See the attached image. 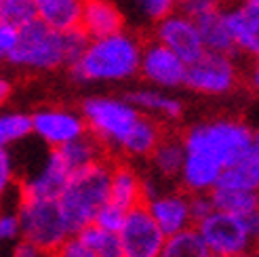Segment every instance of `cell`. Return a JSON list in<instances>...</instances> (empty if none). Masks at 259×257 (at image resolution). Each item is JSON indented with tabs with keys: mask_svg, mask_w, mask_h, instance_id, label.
<instances>
[{
	"mask_svg": "<svg viewBox=\"0 0 259 257\" xmlns=\"http://www.w3.org/2000/svg\"><path fill=\"white\" fill-rule=\"evenodd\" d=\"M146 38L133 30L89 38L87 47L72 66L70 76L78 82H124L139 74Z\"/></svg>",
	"mask_w": 259,
	"mask_h": 257,
	"instance_id": "1",
	"label": "cell"
},
{
	"mask_svg": "<svg viewBox=\"0 0 259 257\" xmlns=\"http://www.w3.org/2000/svg\"><path fill=\"white\" fill-rule=\"evenodd\" d=\"M89 38L80 28L70 32H57L42 21L32 19L21 25L17 32V42L7 61L21 70L49 72L63 66H72L87 47Z\"/></svg>",
	"mask_w": 259,
	"mask_h": 257,
	"instance_id": "2",
	"label": "cell"
},
{
	"mask_svg": "<svg viewBox=\"0 0 259 257\" xmlns=\"http://www.w3.org/2000/svg\"><path fill=\"white\" fill-rule=\"evenodd\" d=\"M184 150L202 154L209 160L222 164L228 169L230 164L238 162L249 152L253 131L249 124H244L238 118H211L188 126L184 135Z\"/></svg>",
	"mask_w": 259,
	"mask_h": 257,
	"instance_id": "3",
	"label": "cell"
},
{
	"mask_svg": "<svg viewBox=\"0 0 259 257\" xmlns=\"http://www.w3.org/2000/svg\"><path fill=\"white\" fill-rule=\"evenodd\" d=\"M108 186H110L108 160H99L70 175L57 202L72 234L80 232L82 228L93 224L97 211L108 202Z\"/></svg>",
	"mask_w": 259,
	"mask_h": 257,
	"instance_id": "4",
	"label": "cell"
},
{
	"mask_svg": "<svg viewBox=\"0 0 259 257\" xmlns=\"http://www.w3.org/2000/svg\"><path fill=\"white\" fill-rule=\"evenodd\" d=\"M80 114L87 122V133L99 141L106 154L118 156L122 141L131 133L141 112L128 101V97L93 95L80 106Z\"/></svg>",
	"mask_w": 259,
	"mask_h": 257,
	"instance_id": "5",
	"label": "cell"
},
{
	"mask_svg": "<svg viewBox=\"0 0 259 257\" xmlns=\"http://www.w3.org/2000/svg\"><path fill=\"white\" fill-rule=\"evenodd\" d=\"M211 255H249L257 247V228L253 217L213 209L194 224Z\"/></svg>",
	"mask_w": 259,
	"mask_h": 257,
	"instance_id": "6",
	"label": "cell"
},
{
	"mask_svg": "<svg viewBox=\"0 0 259 257\" xmlns=\"http://www.w3.org/2000/svg\"><path fill=\"white\" fill-rule=\"evenodd\" d=\"M21 240L53 253L72 230L63 217L57 198H21L17 207Z\"/></svg>",
	"mask_w": 259,
	"mask_h": 257,
	"instance_id": "7",
	"label": "cell"
},
{
	"mask_svg": "<svg viewBox=\"0 0 259 257\" xmlns=\"http://www.w3.org/2000/svg\"><path fill=\"white\" fill-rule=\"evenodd\" d=\"M238 80L240 70L238 63L234 61V55L204 51L200 57L188 63L184 87L198 95L219 97L234 91L238 87Z\"/></svg>",
	"mask_w": 259,
	"mask_h": 257,
	"instance_id": "8",
	"label": "cell"
},
{
	"mask_svg": "<svg viewBox=\"0 0 259 257\" xmlns=\"http://www.w3.org/2000/svg\"><path fill=\"white\" fill-rule=\"evenodd\" d=\"M190 198L192 194H188L184 188H173L171 184H162L160 188H156L146 196L144 207L148 209L152 220L158 224L162 232L171 236L194 226Z\"/></svg>",
	"mask_w": 259,
	"mask_h": 257,
	"instance_id": "9",
	"label": "cell"
},
{
	"mask_svg": "<svg viewBox=\"0 0 259 257\" xmlns=\"http://www.w3.org/2000/svg\"><path fill=\"white\" fill-rule=\"evenodd\" d=\"M188 63L181 59L171 49H166L154 38H148L141 51L139 74L150 87L173 91V89L184 87L186 82Z\"/></svg>",
	"mask_w": 259,
	"mask_h": 257,
	"instance_id": "10",
	"label": "cell"
},
{
	"mask_svg": "<svg viewBox=\"0 0 259 257\" xmlns=\"http://www.w3.org/2000/svg\"><path fill=\"white\" fill-rule=\"evenodd\" d=\"M152 38L171 49L186 63L194 61L204 53V45L198 32V25L190 15H186L179 7L173 9L156 23H152Z\"/></svg>",
	"mask_w": 259,
	"mask_h": 257,
	"instance_id": "11",
	"label": "cell"
},
{
	"mask_svg": "<svg viewBox=\"0 0 259 257\" xmlns=\"http://www.w3.org/2000/svg\"><path fill=\"white\" fill-rule=\"evenodd\" d=\"M32 135L51 150L87 135V122L80 112L59 106H47L32 114Z\"/></svg>",
	"mask_w": 259,
	"mask_h": 257,
	"instance_id": "12",
	"label": "cell"
},
{
	"mask_svg": "<svg viewBox=\"0 0 259 257\" xmlns=\"http://www.w3.org/2000/svg\"><path fill=\"white\" fill-rule=\"evenodd\" d=\"M118 236L124 249V257H158L166 240V234L152 220L144 204L126 211Z\"/></svg>",
	"mask_w": 259,
	"mask_h": 257,
	"instance_id": "13",
	"label": "cell"
},
{
	"mask_svg": "<svg viewBox=\"0 0 259 257\" xmlns=\"http://www.w3.org/2000/svg\"><path fill=\"white\" fill-rule=\"evenodd\" d=\"M234 51L247 57H259V5L242 0L226 9Z\"/></svg>",
	"mask_w": 259,
	"mask_h": 257,
	"instance_id": "14",
	"label": "cell"
},
{
	"mask_svg": "<svg viewBox=\"0 0 259 257\" xmlns=\"http://www.w3.org/2000/svg\"><path fill=\"white\" fill-rule=\"evenodd\" d=\"M108 200L118 204L120 209L131 211L146 200L144 173H139L128 160L110 162V186Z\"/></svg>",
	"mask_w": 259,
	"mask_h": 257,
	"instance_id": "15",
	"label": "cell"
},
{
	"mask_svg": "<svg viewBox=\"0 0 259 257\" xmlns=\"http://www.w3.org/2000/svg\"><path fill=\"white\" fill-rule=\"evenodd\" d=\"M70 175L72 173L61 162L55 150H51L40 169L34 175L23 179V184L19 186V196L21 198H59Z\"/></svg>",
	"mask_w": 259,
	"mask_h": 257,
	"instance_id": "16",
	"label": "cell"
},
{
	"mask_svg": "<svg viewBox=\"0 0 259 257\" xmlns=\"http://www.w3.org/2000/svg\"><path fill=\"white\" fill-rule=\"evenodd\" d=\"M78 28L87 38H101L126 28V17L112 0H84Z\"/></svg>",
	"mask_w": 259,
	"mask_h": 257,
	"instance_id": "17",
	"label": "cell"
},
{
	"mask_svg": "<svg viewBox=\"0 0 259 257\" xmlns=\"http://www.w3.org/2000/svg\"><path fill=\"white\" fill-rule=\"evenodd\" d=\"M126 97L141 114L156 118L158 122H177L184 116V104H181V99L169 91H164V89H156L148 84V87L135 89Z\"/></svg>",
	"mask_w": 259,
	"mask_h": 257,
	"instance_id": "18",
	"label": "cell"
},
{
	"mask_svg": "<svg viewBox=\"0 0 259 257\" xmlns=\"http://www.w3.org/2000/svg\"><path fill=\"white\" fill-rule=\"evenodd\" d=\"M164 137V124L156 118L141 114V118L135 122L131 133L122 141L118 156L126 160H148L152 150L158 146V141Z\"/></svg>",
	"mask_w": 259,
	"mask_h": 257,
	"instance_id": "19",
	"label": "cell"
},
{
	"mask_svg": "<svg viewBox=\"0 0 259 257\" xmlns=\"http://www.w3.org/2000/svg\"><path fill=\"white\" fill-rule=\"evenodd\" d=\"M184 154L186 150H184L181 137H173L164 133V137L158 141V146L148 156L150 175L164 184H171L173 179L179 177L181 164H184Z\"/></svg>",
	"mask_w": 259,
	"mask_h": 257,
	"instance_id": "20",
	"label": "cell"
},
{
	"mask_svg": "<svg viewBox=\"0 0 259 257\" xmlns=\"http://www.w3.org/2000/svg\"><path fill=\"white\" fill-rule=\"evenodd\" d=\"M198 32L202 38L204 51H213V53H230L234 55V40H232V32L228 25V15L224 7H215L211 11L202 13L196 19Z\"/></svg>",
	"mask_w": 259,
	"mask_h": 257,
	"instance_id": "21",
	"label": "cell"
},
{
	"mask_svg": "<svg viewBox=\"0 0 259 257\" xmlns=\"http://www.w3.org/2000/svg\"><path fill=\"white\" fill-rule=\"evenodd\" d=\"M84 0H34L36 19L57 32H70L80 25Z\"/></svg>",
	"mask_w": 259,
	"mask_h": 257,
	"instance_id": "22",
	"label": "cell"
},
{
	"mask_svg": "<svg viewBox=\"0 0 259 257\" xmlns=\"http://www.w3.org/2000/svg\"><path fill=\"white\" fill-rule=\"evenodd\" d=\"M209 198L213 202V209L226 211V213H236V215H247L253 217L259 209V192L238 188V186H226L217 184L211 192Z\"/></svg>",
	"mask_w": 259,
	"mask_h": 257,
	"instance_id": "23",
	"label": "cell"
},
{
	"mask_svg": "<svg viewBox=\"0 0 259 257\" xmlns=\"http://www.w3.org/2000/svg\"><path fill=\"white\" fill-rule=\"evenodd\" d=\"M219 184L259 192V131H253V141H251L249 152L238 162L224 169Z\"/></svg>",
	"mask_w": 259,
	"mask_h": 257,
	"instance_id": "24",
	"label": "cell"
},
{
	"mask_svg": "<svg viewBox=\"0 0 259 257\" xmlns=\"http://www.w3.org/2000/svg\"><path fill=\"white\" fill-rule=\"evenodd\" d=\"M55 154L61 158V162L68 166L70 173L80 171L84 166H91L99 160H106V152L99 146V141L93 139L89 133L70 141L66 146H61V148H55Z\"/></svg>",
	"mask_w": 259,
	"mask_h": 257,
	"instance_id": "25",
	"label": "cell"
},
{
	"mask_svg": "<svg viewBox=\"0 0 259 257\" xmlns=\"http://www.w3.org/2000/svg\"><path fill=\"white\" fill-rule=\"evenodd\" d=\"M158 257H213L209 247L204 245L196 228H188L166 236Z\"/></svg>",
	"mask_w": 259,
	"mask_h": 257,
	"instance_id": "26",
	"label": "cell"
},
{
	"mask_svg": "<svg viewBox=\"0 0 259 257\" xmlns=\"http://www.w3.org/2000/svg\"><path fill=\"white\" fill-rule=\"evenodd\" d=\"M76 234L95 251L97 257H124V249H122L118 232H112V230H106L97 224H89Z\"/></svg>",
	"mask_w": 259,
	"mask_h": 257,
	"instance_id": "27",
	"label": "cell"
},
{
	"mask_svg": "<svg viewBox=\"0 0 259 257\" xmlns=\"http://www.w3.org/2000/svg\"><path fill=\"white\" fill-rule=\"evenodd\" d=\"M32 135V118L23 112L0 114V148H11Z\"/></svg>",
	"mask_w": 259,
	"mask_h": 257,
	"instance_id": "28",
	"label": "cell"
},
{
	"mask_svg": "<svg viewBox=\"0 0 259 257\" xmlns=\"http://www.w3.org/2000/svg\"><path fill=\"white\" fill-rule=\"evenodd\" d=\"M36 19L34 0H0V21L21 28Z\"/></svg>",
	"mask_w": 259,
	"mask_h": 257,
	"instance_id": "29",
	"label": "cell"
},
{
	"mask_svg": "<svg viewBox=\"0 0 259 257\" xmlns=\"http://www.w3.org/2000/svg\"><path fill=\"white\" fill-rule=\"evenodd\" d=\"M133 9L139 13V17L146 23H156L164 15H169L173 9H177L175 0H131Z\"/></svg>",
	"mask_w": 259,
	"mask_h": 257,
	"instance_id": "30",
	"label": "cell"
},
{
	"mask_svg": "<svg viewBox=\"0 0 259 257\" xmlns=\"http://www.w3.org/2000/svg\"><path fill=\"white\" fill-rule=\"evenodd\" d=\"M19 238H21V232H19L17 211L0 209V253H3L7 247L15 249Z\"/></svg>",
	"mask_w": 259,
	"mask_h": 257,
	"instance_id": "31",
	"label": "cell"
},
{
	"mask_svg": "<svg viewBox=\"0 0 259 257\" xmlns=\"http://www.w3.org/2000/svg\"><path fill=\"white\" fill-rule=\"evenodd\" d=\"M15 179H17L15 160H13L9 148H0V202L15 188Z\"/></svg>",
	"mask_w": 259,
	"mask_h": 257,
	"instance_id": "32",
	"label": "cell"
},
{
	"mask_svg": "<svg viewBox=\"0 0 259 257\" xmlns=\"http://www.w3.org/2000/svg\"><path fill=\"white\" fill-rule=\"evenodd\" d=\"M124 217H126V211L120 209L118 204H114V202L108 200V202L97 211L93 224L106 228V230H112V232H118L120 226H122V222H124Z\"/></svg>",
	"mask_w": 259,
	"mask_h": 257,
	"instance_id": "33",
	"label": "cell"
},
{
	"mask_svg": "<svg viewBox=\"0 0 259 257\" xmlns=\"http://www.w3.org/2000/svg\"><path fill=\"white\" fill-rule=\"evenodd\" d=\"M53 257H97V255L78 234H70L53 251Z\"/></svg>",
	"mask_w": 259,
	"mask_h": 257,
	"instance_id": "34",
	"label": "cell"
},
{
	"mask_svg": "<svg viewBox=\"0 0 259 257\" xmlns=\"http://www.w3.org/2000/svg\"><path fill=\"white\" fill-rule=\"evenodd\" d=\"M17 32L19 28H15V25L0 21V59H7L11 55L13 47L17 42Z\"/></svg>",
	"mask_w": 259,
	"mask_h": 257,
	"instance_id": "35",
	"label": "cell"
},
{
	"mask_svg": "<svg viewBox=\"0 0 259 257\" xmlns=\"http://www.w3.org/2000/svg\"><path fill=\"white\" fill-rule=\"evenodd\" d=\"M192 202V215H194V224L198 220H202L204 215H209L213 211V202L209 198V194H192L190 198Z\"/></svg>",
	"mask_w": 259,
	"mask_h": 257,
	"instance_id": "36",
	"label": "cell"
},
{
	"mask_svg": "<svg viewBox=\"0 0 259 257\" xmlns=\"http://www.w3.org/2000/svg\"><path fill=\"white\" fill-rule=\"evenodd\" d=\"M11 257H53V253H49V251H42V249H38L34 245H30V242H17L15 249H13V255Z\"/></svg>",
	"mask_w": 259,
	"mask_h": 257,
	"instance_id": "37",
	"label": "cell"
},
{
	"mask_svg": "<svg viewBox=\"0 0 259 257\" xmlns=\"http://www.w3.org/2000/svg\"><path fill=\"white\" fill-rule=\"evenodd\" d=\"M13 95V82L5 74H0V108H3Z\"/></svg>",
	"mask_w": 259,
	"mask_h": 257,
	"instance_id": "38",
	"label": "cell"
},
{
	"mask_svg": "<svg viewBox=\"0 0 259 257\" xmlns=\"http://www.w3.org/2000/svg\"><path fill=\"white\" fill-rule=\"evenodd\" d=\"M249 84L255 89V91H259V57H253L251 59V68H249Z\"/></svg>",
	"mask_w": 259,
	"mask_h": 257,
	"instance_id": "39",
	"label": "cell"
},
{
	"mask_svg": "<svg viewBox=\"0 0 259 257\" xmlns=\"http://www.w3.org/2000/svg\"><path fill=\"white\" fill-rule=\"evenodd\" d=\"M217 5H222L224 9H228V7H232V5H238V3H242V0H215Z\"/></svg>",
	"mask_w": 259,
	"mask_h": 257,
	"instance_id": "40",
	"label": "cell"
},
{
	"mask_svg": "<svg viewBox=\"0 0 259 257\" xmlns=\"http://www.w3.org/2000/svg\"><path fill=\"white\" fill-rule=\"evenodd\" d=\"M253 222H255V228H257V234H259V209L255 211V215H253Z\"/></svg>",
	"mask_w": 259,
	"mask_h": 257,
	"instance_id": "41",
	"label": "cell"
},
{
	"mask_svg": "<svg viewBox=\"0 0 259 257\" xmlns=\"http://www.w3.org/2000/svg\"><path fill=\"white\" fill-rule=\"evenodd\" d=\"M213 257H255V255L249 253V255H213Z\"/></svg>",
	"mask_w": 259,
	"mask_h": 257,
	"instance_id": "42",
	"label": "cell"
},
{
	"mask_svg": "<svg viewBox=\"0 0 259 257\" xmlns=\"http://www.w3.org/2000/svg\"><path fill=\"white\" fill-rule=\"evenodd\" d=\"M249 3H253V5H259V0H249Z\"/></svg>",
	"mask_w": 259,
	"mask_h": 257,
	"instance_id": "43",
	"label": "cell"
},
{
	"mask_svg": "<svg viewBox=\"0 0 259 257\" xmlns=\"http://www.w3.org/2000/svg\"><path fill=\"white\" fill-rule=\"evenodd\" d=\"M175 3H177V5H179V3H184V0H175Z\"/></svg>",
	"mask_w": 259,
	"mask_h": 257,
	"instance_id": "44",
	"label": "cell"
}]
</instances>
